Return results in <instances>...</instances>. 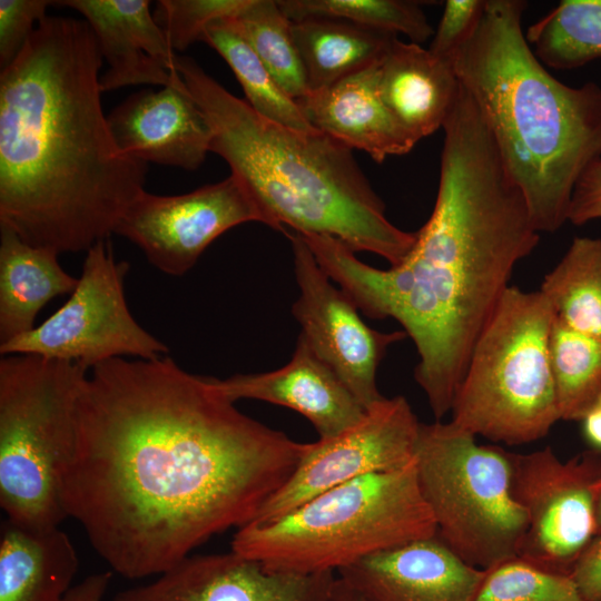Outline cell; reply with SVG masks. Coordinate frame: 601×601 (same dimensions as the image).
Masks as SVG:
<instances>
[{
    "instance_id": "obj_1",
    "label": "cell",
    "mask_w": 601,
    "mask_h": 601,
    "mask_svg": "<svg viewBox=\"0 0 601 601\" xmlns=\"http://www.w3.org/2000/svg\"><path fill=\"white\" fill-rule=\"evenodd\" d=\"M305 449L170 357L114 358L82 384L61 499L115 572L159 575L250 523Z\"/></svg>"
},
{
    "instance_id": "obj_2",
    "label": "cell",
    "mask_w": 601,
    "mask_h": 601,
    "mask_svg": "<svg viewBox=\"0 0 601 601\" xmlns=\"http://www.w3.org/2000/svg\"><path fill=\"white\" fill-rule=\"evenodd\" d=\"M442 128L435 205L400 264L375 268L335 237L300 235L362 314L393 318L412 338L420 356L414 377L435 421L451 412L477 337L515 265L540 239L521 189L461 83Z\"/></svg>"
},
{
    "instance_id": "obj_3",
    "label": "cell",
    "mask_w": 601,
    "mask_h": 601,
    "mask_svg": "<svg viewBox=\"0 0 601 601\" xmlns=\"http://www.w3.org/2000/svg\"><path fill=\"white\" fill-rule=\"evenodd\" d=\"M97 39L47 17L0 73V226L58 254L109 239L145 190L102 111Z\"/></svg>"
},
{
    "instance_id": "obj_4",
    "label": "cell",
    "mask_w": 601,
    "mask_h": 601,
    "mask_svg": "<svg viewBox=\"0 0 601 601\" xmlns=\"http://www.w3.org/2000/svg\"><path fill=\"white\" fill-rule=\"evenodd\" d=\"M526 2L485 0L451 61L477 106L535 229L568 221L574 187L601 158V87H570L536 58L522 29Z\"/></svg>"
},
{
    "instance_id": "obj_5",
    "label": "cell",
    "mask_w": 601,
    "mask_h": 601,
    "mask_svg": "<svg viewBox=\"0 0 601 601\" xmlns=\"http://www.w3.org/2000/svg\"><path fill=\"white\" fill-rule=\"evenodd\" d=\"M175 68L210 126V152L246 187L263 224L283 234L332 236L391 266L411 252L416 233L390 221L352 149L318 130L262 117L190 57L176 55Z\"/></svg>"
},
{
    "instance_id": "obj_6",
    "label": "cell",
    "mask_w": 601,
    "mask_h": 601,
    "mask_svg": "<svg viewBox=\"0 0 601 601\" xmlns=\"http://www.w3.org/2000/svg\"><path fill=\"white\" fill-rule=\"evenodd\" d=\"M437 534L410 465L334 486L268 523L237 529L231 551L270 571L333 572Z\"/></svg>"
},
{
    "instance_id": "obj_7",
    "label": "cell",
    "mask_w": 601,
    "mask_h": 601,
    "mask_svg": "<svg viewBox=\"0 0 601 601\" xmlns=\"http://www.w3.org/2000/svg\"><path fill=\"white\" fill-rule=\"evenodd\" d=\"M555 314L542 292L509 286L472 349L451 422L492 442L521 445L560 420L550 363Z\"/></svg>"
},
{
    "instance_id": "obj_8",
    "label": "cell",
    "mask_w": 601,
    "mask_h": 601,
    "mask_svg": "<svg viewBox=\"0 0 601 601\" xmlns=\"http://www.w3.org/2000/svg\"><path fill=\"white\" fill-rule=\"evenodd\" d=\"M89 370L36 355L0 361V505L6 519L52 526L68 518L61 472Z\"/></svg>"
},
{
    "instance_id": "obj_9",
    "label": "cell",
    "mask_w": 601,
    "mask_h": 601,
    "mask_svg": "<svg viewBox=\"0 0 601 601\" xmlns=\"http://www.w3.org/2000/svg\"><path fill=\"white\" fill-rule=\"evenodd\" d=\"M415 465L437 535L457 556L481 570L518 558L528 521L503 447L477 444L451 421L421 423Z\"/></svg>"
},
{
    "instance_id": "obj_10",
    "label": "cell",
    "mask_w": 601,
    "mask_h": 601,
    "mask_svg": "<svg viewBox=\"0 0 601 601\" xmlns=\"http://www.w3.org/2000/svg\"><path fill=\"white\" fill-rule=\"evenodd\" d=\"M129 268L115 258L109 239L97 242L86 252L69 299L39 326L0 344L1 355H36L88 370L126 356L161 357L167 346L144 329L127 306L124 285Z\"/></svg>"
},
{
    "instance_id": "obj_11",
    "label": "cell",
    "mask_w": 601,
    "mask_h": 601,
    "mask_svg": "<svg viewBox=\"0 0 601 601\" xmlns=\"http://www.w3.org/2000/svg\"><path fill=\"white\" fill-rule=\"evenodd\" d=\"M511 492L528 528L518 559L550 573L570 575L595 535L601 492V449L561 461L552 447L506 451Z\"/></svg>"
},
{
    "instance_id": "obj_12",
    "label": "cell",
    "mask_w": 601,
    "mask_h": 601,
    "mask_svg": "<svg viewBox=\"0 0 601 601\" xmlns=\"http://www.w3.org/2000/svg\"><path fill=\"white\" fill-rule=\"evenodd\" d=\"M420 424L404 396L384 397L344 432L306 443L297 469L250 523L273 522L334 486L410 465Z\"/></svg>"
},
{
    "instance_id": "obj_13",
    "label": "cell",
    "mask_w": 601,
    "mask_h": 601,
    "mask_svg": "<svg viewBox=\"0 0 601 601\" xmlns=\"http://www.w3.org/2000/svg\"><path fill=\"white\" fill-rule=\"evenodd\" d=\"M263 224L255 200L233 174L190 193L159 196L144 190L120 218L115 234L136 244L160 272L181 276L225 231Z\"/></svg>"
},
{
    "instance_id": "obj_14",
    "label": "cell",
    "mask_w": 601,
    "mask_h": 601,
    "mask_svg": "<svg viewBox=\"0 0 601 601\" xmlns=\"http://www.w3.org/2000/svg\"><path fill=\"white\" fill-rule=\"evenodd\" d=\"M290 242L299 296L292 313L312 349L338 375L358 403L368 410L383 396L376 372L387 348L407 335L370 327L354 302L322 269L314 254L295 231Z\"/></svg>"
},
{
    "instance_id": "obj_15",
    "label": "cell",
    "mask_w": 601,
    "mask_h": 601,
    "mask_svg": "<svg viewBox=\"0 0 601 601\" xmlns=\"http://www.w3.org/2000/svg\"><path fill=\"white\" fill-rule=\"evenodd\" d=\"M337 575L270 571L234 551L188 555L112 601H333Z\"/></svg>"
},
{
    "instance_id": "obj_16",
    "label": "cell",
    "mask_w": 601,
    "mask_h": 601,
    "mask_svg": "<svg viewBox=\"0 0 601 601\" xmlns=\"http://www.w3.org/2000/svg\"><path fill=\"white\" fill-rule=\"evenodd\" d=\"M107 120L118 148L146 164L194 170L210 152V126L176 68L169 86L129 96Z\"/></svg>"
},
{
    "instance_id": "obj_17",
    "label": "cell",
    "mask_w": 601,
    "mask_h": 601,
    "mask_svg": "<svg viewBox=\"0 0 601 601\" xmlns=\"http://www.w3.org/2000/svg\"><path fill=\"white\" fill-rule=\"evenodd\" d=\"M485 572L436 534L370 555L336 575L363 601H474Z\"/></svg>"
},
{
    "instance_id": "obj_18",
    "label": "cell",
    "mask_w": 601,
    "mask_h": 601,
    "mask_svg": "<svg viewBox=\"0 0 601 601\" xmlns=\"http://www.w3.org/2000/svg\"><path fill=\"white\" fill-rule=\"evenodd\" d=\"M227 400H256L288 407L307 418L319 439L333 437L365 414L338 375L312 349L302 334L289 362L264 373L208 377Z\"/></svg>"
},
{
    "instance_id": "obj_19",
    "label": "cell",
    "mask_w": 601,
    "mask_h": 601,
    "mask_svg": "<svg viewBox=\"0 0 601 601\" xmlns=\"http://www.w3.org/2000/svg\"><path fill=\"white\" fill-rule=\"evenodd\" d=\"M56 4L79 12L92 30L108 67L102 92L138 85L167 87L176 52L156 22L147 0H65Z\"/></svg>"
},
{
    "instance_id": "obj_20",
    "label": "cell",
    "mask_w": 601,
    "mask_h": 601,
    "mask_svg": "<svg viewBox=\"0 0 601 601\" xmlns=\"http://www.w3.org/2000/svg\"><path fill=\"white\" fill-rule=\"evenodd\" d=\"M377 62L297 100L312 127L367 152L376 162L410 152L416 140L385 106L378 89Z\"/></svg>"
},
{
    "instance_id": "obj_21",
    "label": "cell",
    "mask_w": 601,
    "mask_h": 601,
    "mask_svg": "<svg viewBox=\"0 0 601 601\" xmlns=\"http://www.w3.org/2000/svg\"><path fill=\"white\" fill-rule=\"evenodd\" d=\"M459 85L452 61L411 41L396 38L380 63L381 97L416 141L443 127Z\"/></svg>"
},
{
    "instance_id": "obj_22",
    "label": "cell",
    "mask_w": 601,
    "mask_h": 601,
    "mask_svg": "<svg viewBox=\"0 0 601 601\" xmlns=\"http://www.w3.org/2000/svg\"><path fill=\"white\" fill-rule=\"evenodd\" d=\"M78 565L77 551L59 525L1 523L0 601H63Z\"/></svg>"
},
{
    "instance_id": "obj_23",
    "label": "cell",
    "mask_w": 601,
    "mask_h": 601,
    "mask_svg": "<svg viewBox=\"0 0 601 601\" xmlns=\"http://www.w3.org/2000/svg\"><path fill=\"white\" fill-rule=\"evenodd\" d=\"M59 255L0 226V344L33 329L50 300L76 288L78 278L63 270Z\"/></svg>"
},
{
    "instance_id": "obj_24",
    "label": "cell",
    "mask_w": 601,
    "mask_h": 601,
    "mask_svg": "<svg viewBox=\"0 0 601 601\" xmlns=\"http://www.w3.org/2000/svg\"><path fill=\"white\" fill-rule=\"evenodd\" d=\"M309 92L381 62L396 35L332 18L292 21Z\"/></svg>"
},
{
    "instance_id": "obj_25",
    "label": "cell",
    "mask_w": 601,
    "mask_h": 601,
    "mask_svg": "<svg viewBox=\"0 0 601 601\" xmlns=\"http://www.w3.org/2000/svg\"><path fill=\"white\" fill-rule=\"evenodd\" d=\"M540 290L559 321L601 341V238L574 237Z\"/></svg>"
},
{
    "instance_id": "obj_26",
    "label": "cell",
    "mask_w": 601,
    "mask_h": 601,
    "mask_svg": "<svg viewBox=\"0 0 601 601\" xmlns=\"http://www.w3.org/2000/svg\"><path fill=\"white\" fill-rule=\"evenodd\" d=\"M201 41L227 62L244 90L246 102L258 115L296 130H316L297 101L282 89L229 18L211 22L205 29Z\"/></svg>"
},
{
    "instance_id": "obj_27",
    "label": "cell",
    "mask_w": 601,
    "mask_h": 601,
    "mask_svg": "<svg viewBox=\"0 0 601 601\" xmlns=\"http://www.w3.org/2000/svg\"><path fill=\"white\" fill-rule=\"evenodd\" d=\"M526 40L536 58L556 70L601 58V0H562L532 23Z\"/></svg>"
},
{
    "instance_id": "obj_28",
    "label": "cell",
    "mask_w": 601,
    "mask_h": 601,
    "mask_svg": "<svg viewBox=\"0 0 601 601\" xmlns=\"http://www.w3.org/2000/svg\"><path fill=\"white\" fill-rule=\"evenodd\" d=\"M550 363L560 420L582 421L601 395V341L554 317Z\"/></svg>"
},
{
    "instance_id": "obj_29",
    "label": "cell",
    "mask_w": 601,
    "mask_h": 601,
    "mask_svg": "<svg viewBox=\"0 0 601 601\" xmlns=\"http://www.w3.org/2000/svg\"><path fill=\"white\" fill-rule=\"evenodd\" d=\"M229 21L289 97L297 101L309 93L292 33V20L282 11L277 0H249Z\"/></svg>"
},
{
    "instance_id": "obj_30",
    "label": "cell",
    "mask_w": 601,
    "mask_h": 601,
    "mask_svg": "<svg viewBox=\"0 0 601 601\" xmlns=\"http://www.w3.org/2000/svg\"><path fill=\"white\" fill-rule=\"evenodd\" d=\"M282 11L292 20L306 18L341 19L354 24L402 33L421 45L433 35L425 13L416 1L405 0H277Z\"/></svg>"
},
{
    "instance_id": "obj_31",
    "label": "cell",
    "mask_w": 601,
    "mask_h": 601,
    "mask_svg": "<svg viewBox=\"0 0 601 601\" xmlns=\"http://www.w3.org/2000/svg\"><path fill=\"white\" fill-rule=\"evenodd\" d=\"M474 601H587L570 575L542 571L520 559L486 570Z\"/></svg>"
},
{
    "instance_id": "obj_32",
    "label": "cell",
    "mask_w": 601,
    "mask_h": 601,
    "mask_svg": "<svg viewBox=\"0 0 601 601\" xmlns=\"http://www.w3.org/2000/svg\"><path fill=\"white\" fill-rule=\"evenodd\" d=\"M249 0H159L154 17L177 53L201 41L214 21L236 17Z\"/></svg>"
},
{
    "instance_id": "obj_33",
    "label": "cell",
    "mask_w": 601,
    "mask_h": 601,
    "mask_svg": "<svg viewBox=\"0 0 601 601\" xmlns=\"http://www.w3.org/2000/svg\"><path fill=\"white\" fill-rule=\"evenodd\" d=\"M48 0H0V66L19 55L37 26L45 20Z\"/></svg>"
},
{
    "instance_id": "obj_34",
    "label": "cell",
    "mask_w": 601,
    "mask_h": 601,
    "mask_svg": "<svg viewBox=\"0 0 601 601\" xmlns=\"http://www.w3.org/2000/svg\"><path fill=\"white\" fill-rule=\"evenodd\" d=\"M485 0H447L428 50L451 61L474 30Z\"/></svg>"
},
{
    "instance_id": "obj_35",
    "label": "cell",
    "mask_w": 601,
    "mask_h": 601,
    "mask_svg": "<svg viewBox=\"0 0 601 601\" xmlns=\"http://www.w3.org/2000/svg\"><path fill=\"white\" fill-rule=\"evenodd\" d=\"M601 219V158L579 178L568 211V221L581 226Z\"/></svg>"
},
{
    "instance_id": "obj_36",
    "label": "cell",
    "mask_w": 601,
    "mask_h": 601,
    "mask_svg": "<svg viewBox=\"0 0 601 601\" xmlns=\"http://www.w3.org/2000/svg\"><path fill=\"white\" fill-rule=\"evenodd\" d=\"M570 577L587 601H601V534L585 546Z\"/></svg>"
},
{
    "instance_id": "obj_37",
    "label": "cell",
    "mask_w": 601,
    "mask_h": 601,
    "mask_svg": "<svg viewBox=\"0 0 601 601\" xmlns=\"http://www.w3.org/2000/svg\"><path fill=\"white\" fill-rule=\"evenodd\" d=\"M110 580V572L88 575L76 585H72L63 601H102Z\"/></svg>"
},
{
    "instance_id": "obj_38",
    "label": "cell",
    "mask_w": 601,
    "mask_h": 601,
    "mask_svg": "<svg viewBox=\"0 0 601 601\" xmlns=\"http://www.w3.org/2000/svg\"><path fill=\"white\" fill-rule=\"evenodd\" d=\"M582 421L587 439L595 449H601V407L595 405L587 413Z\"/></svg>"
},
{
    "instance_id": "obj_39",
    "label": "cell",
    "mask_w": 601,
    "mask_h": 601,
    "mask_svg": "<svg viewBox=\"0 0 601 601\" xmlns=\"http://www.w3.org/2000/svg\"><path fill=\"white\" fill-rule=\"evenodd\" d=\"M333 601H363L338 577Z\"/></svg>"
},
{
    "instance_id": "obj_40",
    "label": "cell",
    "mask_w": 601,
    "mask_h": 601,
    "mask_svg": "<svg viewBox=\"0 0 601 601\" xmlns=\"http://www.w3.org/2000/svg\"><path fill=\"white\" fill-rule=\"evenodd\" d=\"M601 534V492L595 508V535Z\"/></svg>"
},
{
    "instance_id": "obj_41",
    "label": "cell",
    "mask_w": 601,
    "mask_h": 601,
    "mask_svg": "<svg viewBox=\"0 0 601 601\" xmlns=\"http://www.w3.org/2000/svg\"><path fill=\"white\" fill-rule=\"evenodd\" d=\"M597 405L601 407V395H600V397H599V400H598Z\"/></svg>"
}]
</instances>
